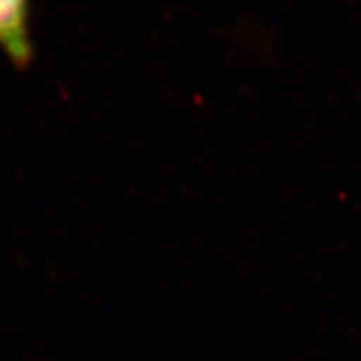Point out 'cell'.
I'll return each instance as SVG.
<instances>
[{"mask_svg": "<svg viewBox=\"0 0 361 361\" xmlns=\"http://www.w3.org/2000/svg\"><path fill=\"white\" fill-rule=\"evenodd\" d=\"M0 47L18 65L32 59L29 6L23 0H0Z\"/></svg>", "mask_w": 361, "mask_h": 361, "instance_id": "cell-1", "label": "cell"}]
</instances>
